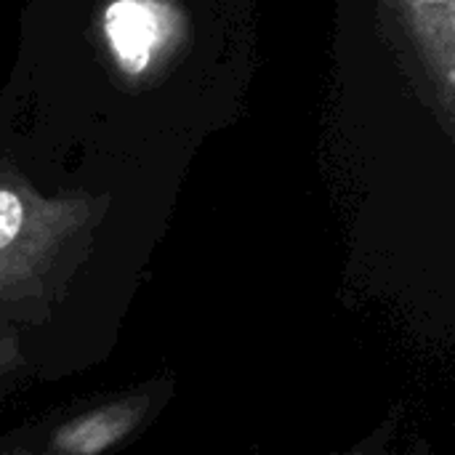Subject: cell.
Masks as SVG:
<instances>
[{
	"instance_id": "obj_3",
	"label": "cell",
	"mask_w": 455,
	"mask_h": 455,
	"mask_svg": "<svg viewBox=\"0 0 455 455\" xmlns=\"http://www.w3.org/2000/svg\"><path fill=\"white\" fill-rule=\"evenodd\" d=\"M392 37L427 83L435 112L451 133L455 117V0H381Z\"/></svg>"
},
{
	"instance_id": "obj_2",
	"label": "cell",
	"mask_w": 455,
	"mask_h": 455,
	"mask_svg": "<svg viewBox=\"0 0 455 455\" xmlns=\"http://www.w3.org/2000/svg\"><path fill=\"white\" fill-rule=\"evenodd\" d=\"M171 381H149L136 389L45 416L3 437L32 455H115L128 445L171 397Z\"/></svg>"
},
{
	"instance_id": "obj_1",
	"label": "cell",
	"mask_w": 455,
	"mask_h": 455,
	"mask_svg": "<svg viewBox=\"0 0 455 455\" xmlns=\"http://www.w3.org/2000/svg\"><path fill=\"white\" fill-rule=\"evenodd\" d=\"M107 197L43 195L0 165V328L43 323L85 261Z\"/></svg>"
},
{
	"instance_id": "obj_5",
	"label": "cell",
	"mask_w": 455,
	"mask_h": 455,
	"mask_svg": "<svg viewBox=\"0 0 455 455\" xmlns=\"http://www.w3.org/2000/svg\"><path fill=\"white\" fill-rule=\"evenodd\" d=\"M27 371L29 365H27L19 333L0 328V400L11 395V389L27 376Z\"/></svg>"
},
{
	"instance_id": "obj_7",
	"label": "cell",
	"mask_w": 455,
	"mask_h": 455,
	"mask_svg": "<svg viewBox=\"0 0 455 455\" xmlns=\"http://www.w3.org/2000/svg\"><path fill=\"white\" fill-rule=\"evenodd\" d=\"M349 455H371V453H368V448H360V451H355V453H349Z\"/></svg>"
},
{
	"instance_id": "obj_4",
	"label": "cell",
	"mask_w": 455,
	"mask_h": 455,
	"mask_svg": "<svg viewBox=\"0 0 455 455\" xmlns=\"http://www.w3.org/2000/svg\"><path fill=\"white\" fill-rule=\"evenodd\" d=\"M99 27L115 67L141 80L179 48L184 13L176 0H109Z\"/></svg>"
},
{
	"instance_id": "obj_6",
	"label": "cell",
	"mask_w": 455,
	"mask_h": 455,
	"mask_svg": "<svg viewBox=\"0 0 455 455\" xmlns=\"http://www.w3.org/2000/svg\"><path fill=\"white\" fill-rule=\"evenodd\" d=\"M0 455H32V453H27V451H21V448H13V445H8V443H3V440H0Z\"/></svg>"
}]
</instances>
